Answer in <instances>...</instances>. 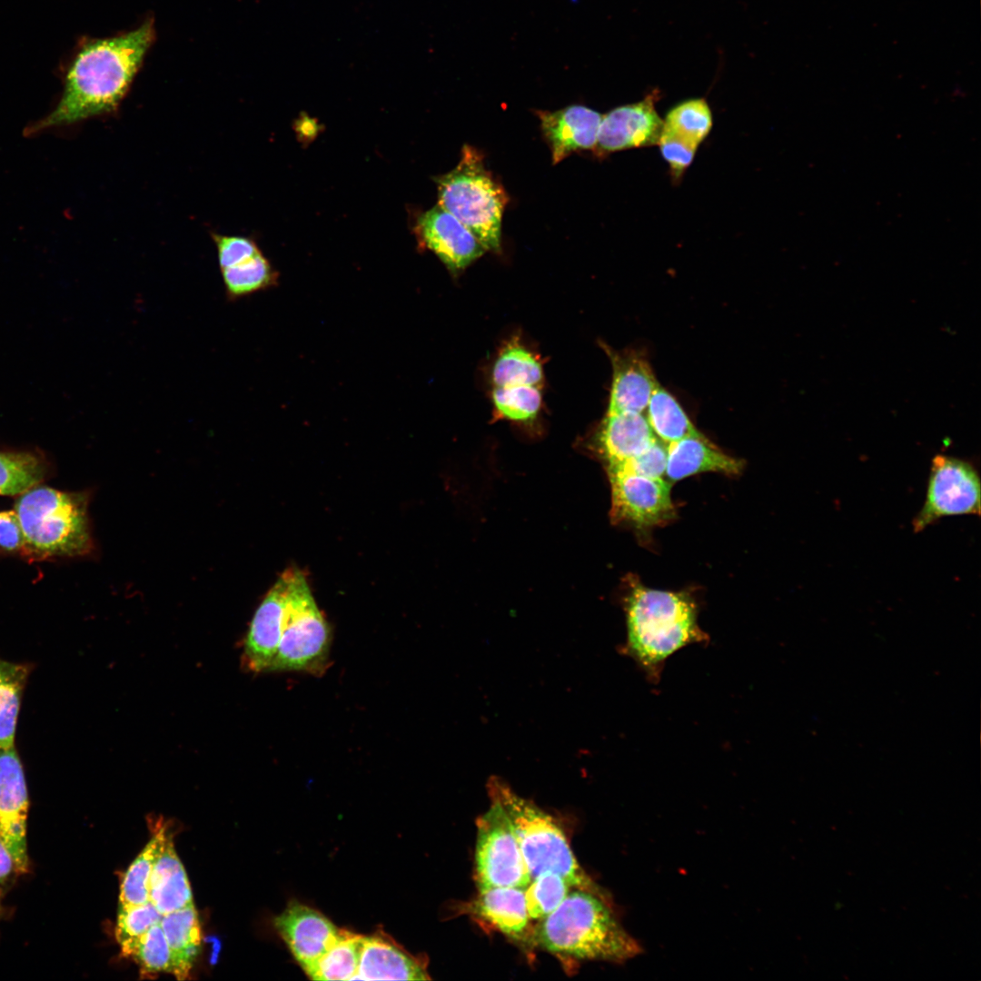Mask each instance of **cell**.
<instances>
[{"mask_svg":"<svg viewBox=\"0 0 981 981\" xmlns=\"http://www.w3.org/2000/svg\"><path fill=\"white\" fill-rule=\"evenodd\" d=\"M658 144L673 181L679 182L692 164L699 146L665 132L661 133Z\"/></svg>","mask_w":981,"mask_h":981,"instance_id":"37","label":"cell"},{"mask_svg":"<svg viewBox=\"0 0 981 981\" xmlns=\"http://www.w3.org/2000/svg\"><path fill=\"white\" fill-rule=\"evenodd\" d=\"M211 236L217 250L220 270L236 265L261 253L256 243L245 236L214 233Z\"/></svg>","mask_w":981,"mask_h":981,"instance_id":"38","label":"cell"},{"mask_svg":"<svg viewBox=\"0 0 981 981\" xmlns=\"http://www.w3.org/2000/svg\"><path fill=\"white\" fill-rule=\"evenodd\" d=\"M124 956L132 958L139 966L143 976H147L162 972L171 974L170 949L160 922L143 934Z\"/></svg>","mask_w":981,"mask_h":981,"instance_id":"34","label":"cell"},{"mask_svg":"<svg viewBox=\"0 0 981 981\" xmlns=\"http://www.w3.org/2000/svg\"><path fill=\"white\" fill-rule=\"evenodd\" d=\"M29 796L25 769L15 745L0 747V837L21 874L29 871L27 818Z\"/></svg>","mask_w":981,"mask_h":981,"instance_id":"11","label":"cell"},{"mask_svg":"<svg viewBox=\"0 0 981 981\" xmlns=\"http://www.w3.org/2000/svg\"><path fill=\"white\" fill-rule=\"evenodd\" d=\"M742 467L741 461L725 454L703 435L686 437L667 446L665 473L673 481L705 471L736 474Z\"/></svg>","mask_w":981,"mask_h":981,"instance_id":"21","label":"cell"},{"mask_svg":"<svg viewBox=\"0 0 981 981\" xmlns=\"http://www.w3.org/2000/svg\"><path fill=\"white\" fill-rule=\"evenodd\" d=\"M168 836L165 827H158L144 849L125 871L119 903L137 905L149 901V881L154 861Z\"/></svg>","mask_w":981,"mask_h":981,"instance_id":"29","label":"cell"},{"mask_svg":"<svg viewBox=\"0 0 981 981\" xmlns=\"http://www.w3.org/2000/svg\"><path fill=\"white\" fill-rule=\"evenodd\" d=\"M282 574L286 581L284 616L277 651L268 672L301 671L320 676L329 661L330 627L304 574L294 567Z\"/></svg>","mask_w":981,"mask_h":981,"instance_id":"7","label":"cell"},{"mask_svg":"<svg viewBox=\"0 0 981 981\" xmlns=\"http://www.w3.org/2000/svg\"><path fill=\"white\" fill-rule=\"evenodd\" d=\"M423 242L452 272L465 269L485 248L456 217L438 205L420 218Z\"/></svg>","mask_w":981,"mask_h":981,"instance_id":"16","label":"cell"},{"mask_svg":"<svg viewBox=\"0 0 981 981\" xmlns=\"http://www.w3.org/2000/svg\"><path fill=\"white\" fill-rule=\"evenodd\" d=\"M493 387L530 385L542 387L543 367L540 358L518 337H512L500 349L492 369Z\"/></svg>","mask_w":981,"mask_h":981,"instance_id":"24","label":"cell"},{"mask_svg":"<svg viewBox=\"0 0 981 981\" xmlns=\"http://www.w3.org/2000/svg\"><path fill=\"white\" fill-rule=\"evenodd\" d=\"M149 901L162 916L193 903L186 871L169 834L153 867Z\"/></svg>","mask_w":981,"mask_h":981,"instance_id":"22","label":"cell"},{"mask_svg":"<svg viewBox=\"0 0 981 981\" xmlns=\"http://www.w3.org/2000/svg\"><path fill=\"white\" fill-rule=\"evenodd\" d=\"M273 926L292 957L307 974L338 938L341 928L317 909L298 900L288 902Z\"/></svg>","mask_w":981,"mask_h":981,"instance_id":"12","label":"cell"},{"mask_svg":"<svg viewBox=\"0 0 981 981\" xmlns=\"http://www.w3.org/2000/svg\"><path fill=\"white\" fill-rule=\"evenodd\" d=\"M33 669L31 663L0 658V747L15 745L23 695Z\"/></svg>","mask_w":981,"mask_h":981,"instance_id":"25","label":"cell"},{"mask_svg":"<svg viewBox=\"0 0 981 981\" xmlns=\"http://www.w3.org/2000/svg\"><path fill=\"white\" fill-rule=\"evenodd\" d=\"M3 913H4V907H3L2 902H1V893H0V920H1L2 917H3Z\"/></svg>","mask_w":981,"mask_h":981,"instance_id":"41","label":"cell"},{"mask_svg":"<svg viewBox=\"0 0 981 981\" xmlns=\"http://www.w3.org/2000/svg\"><path fill=\"white\" fill-rule=\"evenodd\" d=\"M152 20L132 31L83 44L65 76L55 108L28 134L114 112L127 94L154 39Z\"/></svg>","mask_w":981,"mask_h":981,"instance_id":"1","label":"cell"},{"mask_svg":"<svg viewBox=\"0 0 981 981\" xmlns=\"http://www.w3.org/2000/svg\"><path fill=\"white\" fill-rule=\"evenodd\" d=\"M532 940L560 957L620 963L641 952L625 930L609 899L574 888L532 930Z\"/></svg>","mask_w":981,"mask_h":981,"instance_id":"3","label":"cell"},{"mask_svg":"<svg viewBox=\"0 0 981 981\" xmlns=\"http://www.w3.org/2000/svg\"><path fill=\"white\" fill-rule=\"evenodd\" d=\"M571 887L559 874L543 872L524 888L527 913L530 920H541L564 900Z\"/></svg>","mask_w":981,"mask_h":981,"instance_id":"33","label":"cell"},{"mask_svg":"<svg viewBox=\"0 0 981 981\" xmlns=\"http://www.w3.org/2000/svg\"><path fill=\"white\" fill-rule=\"evenodd\" d=\"M286 602V581L282 573L264 596L243 640L242 663L248 671L268 672L277 651Z\"/></svg>","mask_w":981,"mask_h":981,"instance_id":"14","label":"cell"},{"mask_svg":"<svg viewBox=\"0 0 981 981\" xmlns=\"http://www.w3.org/2000/svg\"><path fill=\"white\" fill-rule=\"evenodd\" d=\"M22 875L15 860L0 837V888H7Z\"/></svg>","mask_w":981,"mask_h":981,"instance_id":"40","label":"cell"},{"mask_svg":"<svg viewBox=\"0 0 981 981\" xmlns=\"http://www.w3.org/2000/svg\"><path fill=\"white\" fill-rule=\"evenodd\" d=\"M612 365V381L607 411L645 413L652 392L659 385L647 359L634 351L615 352L605 347Z\"/></svg>","mask_w":981,"mask_h":981,"instance_id":"18","label":"cell"},{"mask_svg":"<svg viewBox=\"0 0 981 981\" xmlns=\"http://www.w3.org/2000/svg\"><path fill=\"white\" fill-rule=\"evenodd\" d=\"M979 473L968 460L936 454L931 461L923 507L912 521L917 533L943 517L980 515Z\"/></svg>","mask_w":981,"mask_h":981,"instance_id":"9","label":"cell"},{"mask_svg":"<svg viewBox=\"0 0 981 981\" xmlns=\"http://www.w3.org/2000/svg\"><path fill=\"white\" fill-rule=\"evenodd\" d=\"M25 545L42 556H75L92 549L86 501L48 487L24 492L16 504Z\"/></svg>","mask_w":981,"mask_h":981,"instance_id":"5","label":"cell"},{"mask_svg":"<svg viewBox=\"0 0 981 981\" xmlns=\"http://www.w3.org/2000/svg\"><path fill=\"white\" fill-rule=\"evenodd\" d=\"M645 412L654 435L664 443L701 435L678 401L659 384L652 392Z\"/></svg>","mask_w":981,"mask_h":981,"instance_id":"26","label":"cell"},{"mask_svg":"<svg viewBox=\"0 0 981 981\" xmlns=\"http://www.w3.org/2000/svg\"><path fill=\"white\" fill-rule=\"evenodd\" d=\"M362 939L363 935L341 928L338 938L306 975L312 980H353Z\"/></svg>","mask_w":981,"mask_h":981,"instance_id":"27","label":"cell"},{"mask_svg":"<svg viewBox=\"0 0 981 981\" xmlns=\"http://www.w3.org/2000/svg\"><path fill=\"white\" fill-rule=\"evenodd\" d=\"M667 466V446L656 438L644 451L622 464L608 466L638 475L662 479Z\"/></svg>","mask_w":981,"mask_h":981,"instance_id":"36","label":"cell"},{"mask_svg":"<svg viewBox=\"0 0 981 981\" xmlns=\"http://www.w3.org/2000/svg\"><path fill=\"white\" fill-rule=\"evenodd\" d=\"M25 544L23 530L15 511L0 512V547L15 550Z\"/></svg>","mask_w":981,"mask_h":981,"instance_id":"39","label":"cell"},{"mask_svg":"<svg viewBox=\"0 0 981 981\" xmlns=\"http://www.w3.org/2000/svg\"><path fill=\"white\" fill-rule=\"evenodd\" d=\"M626 640L623 653L651 684H659L667 659L693 644H707L698 623V605L686 592L652 590L639 582L624 600Z\"/></svg>","mask_w":981,"mask_h":981,"instance_id":"2","label":"cell"},{"mask_svg":"<svg viewBox=\"0 0 981 981\" xmlns=\"http://www.w3.org/2000/svg\"><path fill=\"white\" fill-rule=\"evenodd\" d=\"M488 791L490 799L503 808L512 826L530 880L551 871L560 875L571 887L609 899L580 867L564 831L550 815L499 778L489 781Z\"/></svg>","mask_w":981,"mask_h":981,"instance_id":"4","label":"cell"},{"mask_svg":"<svg viewBox=\"0 0 981 981\" xmlns=\"http://www.w3.org/2000/svg\"><path fill=\"white\" fill-rule=\"evenodd\" d=\"M160 925L165 936L173 974L176 979H187L202 946V930L193 903L164 915Z\"/></svg>","mask_w":981,"mask_h":981,"instance_id":"23","label":"cell"},{"mask_svg":"<svg viewBox=\"0 0 981 981\" xmlns=\"http://www.w3.org/2000/svg\"><path fill=\"white\" fill-rule=\"evenodd\" d=\"M713 125L711 109L704 98H691L674 105L663 120L662 132L699 146Z\"/></svg>","mask_w":981,"mask_h":981,"instance_id":"28","label":"cell"},{"mask_svg":"<svg viewBox=\"0 0 981 981\" xmlns=\"http://www.w3.org/2000/svg\"><path fill=\"white\" fill-rule=\"evenodd\" d=\"M45 467L34 454L0 451V494L24 493L44 478Z\"/></svg>","mask_w":981,"mask_h":981,"instance_id":"32","label":"cell"},{"mask_svg":"<svg viewBox=\"0 0 981 981\" xmlns=\"http://www.w3.org/2000/svg\"><path fill=\"white\" fill-rule=\"evenodd\" d=\"M541 130L557 164L573 152L596 149L602 115L584 105L573 104L555 112L538 111Z\"/></svg>","mask_w":981,"mask_h":981,"instance_id":"17","label":"cell"},{"mask_svg":"<svg viewBox=\"0 0 981 981\" xmlns=\"http://www.w3.org/2000/svg\"><path fill=\"white\" fill-rule=\"evenodd\" d=\"M611 486V519L645 530L674 515L670 487L663 479L608 469Z\"/></svg>","mask_w":981,"mask_h":981,"instance_id":"10","label":"cell"},{"mask_svg":"<svg viewBox=\"0 0 981 981\" xmlns=\"http://www.w3.org/2000/svg\"><path fill=\"white\" fill-rule=\"evenodd\" d=\"M226 298L234 301L263 290L274 282L275 274L260 253L236 265L222 269Z\"/></svg>","mask_w":981,"mask_h":981,"instance_id":"30","label":"cell"},{"mask_svg":"<svg viewBox=\"0 0 981 981\" xmlns=\"http://www.w3.org/2000/svg\"><path fill=\"white\" fill-rule=\"evenodd\" d=\"M656 438L644 413L631 411H607L596 436L608 466L632 459Z\"/></svg>","mask_w":981,"mask_h":981,"instance_id":"20","label":"cell"},{"mask_svg":"<svg viewBox=\"0 0 981 981\" xmlns=\"http://www.w3.org/2000/svg\"><path fill=\"white\" fill-rule=\"evenodd\" d=\"M467 909L514 940L527 942L532 939L522 887L479 889Z\"/></svg>","mask_w":981,"mask_h":981,"instance_id":"19","label":"cell"},{"mask_svg":"<svg viewBox=\"0 0 981 981\" xmlns=\"http://www.w3.org/2000/svg\"><path fill=\"white\" fill-rule=\"evenodd\" d=\"M162 917L150 901L137 905L119 903L115 938L122 954L124 956L143 934L161 921Z\"/></svg>","mask_w":981,"mask_h":981,"instance_id":"35","label":"cell"},{"mask_svg":"<svg viewBox=\"0 0 981 981\" xmlns=\"http://www.w3.org/2000/svg\"><path fill=\"white\" fill-rule=\"evenodd\" d=\"M439 205L456 217L486 251H500V230L509 198L485 168L481 154L464 145L454 170L440 178Z\"/></svg>","mask_w":981,"mask_h":981,"instance_id":"6","label":"cell"},{"mask_svg":"<svg viewBox=\"0 0 981 981\" xmlns=\"http://www.w3.org/2000/svg\"><path fill=\"white\" fill-rule=\"evenodd\" d=\"M428 980L427 958L404 949L382 929L364 936L353 980Z\"/></svg>","mask_w":981,"mask_h":981,"instance_id":"15","label":"cell"},{"mask_svg":"<svg viewBox=\"0 0 981 981\" xmlns=\"http://www.w3.org/2000/svg\"><path fill=\"white\" fill-rule=\"evenodd\" d=\"M658 94L654 91L641 101L616 107L604 114L598 133L597 152L609 154L658 144L663 128V120L655 107Z\"/></svg>","mask_w":981,"mask_h":981,"instance_id":"13","label":"cell"},{"mask_svg":"<svg viewBox=\"0 0 981 981\" xmlns=\"http://www.w3.org/2000/svg\"><path fill=\"white\" fill-rule=\"evenodd\" d=\"M493 416L496 420L530 421L542 405V387L530 385L494 387L491 391Z\"/></svg>","mask_w":981,"mask_h":981,"instance_id":"31","label":"cell"},{"mask_svg":"<svg viewBox=\"0 0 981 981\" xmlns=\"http://www.w3.org/2000/svg\"><path fill=\"white\" fill-rule=\"evenodd\" d=\"M477 819L475 880L478 889L493 887L525 888L530 882L512 826L496 800Z\"/></svg>","mask_w":981,"mask_h":981,"instance_id":"8","label":"cell"}]
</instances>
